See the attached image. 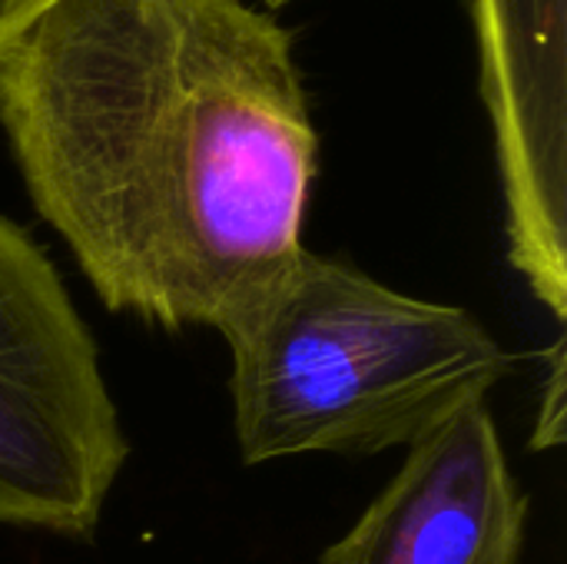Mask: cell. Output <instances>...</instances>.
Instances as JSON below:
<instances>
[{"instance_id": "obj_2", "label": "cell", "mask_w": 567, "mask_h": 564, "mask_svg": "<svg viewBox=\"0 0 567 564\" xmlns=\"http://www.w3.org/2000/svg\"><path fill=\"white\" fill-rule=\"evenodd\" d=\"M219 336L246 465L412 449L485 406L515 366L472 312L309 249Z\"/></svg>"}, {"instance_id": "obj_3", "label": "cell", "mask_w": 567, "mask_h": 564, "mask_svg": "<svg viewBox=\"0 0 567 564\" xmlns=\"http://www.w3.org/2000/svg\"><path fill=\"white\" fill-rule=\"evenodd\" d=\"M126 455L86 322L47 253L0 216V525L90 539Z\"/></svg>"}, {"instance_id": "obj_7", "label": "cell", "mask_w": 567, "mask_h": 564, "mask_svg": "<svg viewBox=\"0 0 567 564\" xmlns=\"http://www.w3.org/2000/svg\"><path fill=\"white\" fill-rule=\"evenodd\" d=\"M269 7H279V3H286V0H266Z\"/></svg>"}, {"instance_id": "obj_5", "label": "cell", "mask_w": 567, "mask_h": 564, "mask_svg": "<svg viewBox=\"0 0 567 564\" xmlns=\"http://www.w3.org/2000/svg\"><path fill=\"white\" fill-rule=\"evenodd\" d=\"M528 495L488 406L412 445L395 479L319 564H522Z\"/></svg>"}, {"instance_id": "obj_6", "label": "cell", "mask_w": 567, "mask_h": 564, "mask_svg": "<svg viewBox=\"0 0 567 564\" xmlns=\"http://www.w3.org/2000/svg\"><path fill=\"white\" fill-rule=\"evenodd\" d=\"M50 0H0V47L20 30L27 27Z\"/></svg>"}, {"instance_id": "obj_4", "label": "cell", "mask_w": 567, "mask_h": 564, "mask_svg": "<svg viewBox=\"0 0 567 564\" xmlns=\"http://www.w3.org/2000/svg\"><path fill=\"white\" fill-rule=\"evenodd\" d=\"M478 80L498 146L508 256L567 316V0H472Z\"/></svg>"}, {"instance_id": "obj_1", "label": "cell", "mask_w": 567, "mask_h": 564, "mask_svg": "<svg viewBox=\"0 0 567 564\" xmlns=\"http://www.w3.org/2000/svg\"><path fill=\"white\" fill-rule=\"evenodd\" d=\"M0 130L113 312L219 332L306 249L319 136L246 0H50L0 47Z\"/></svg>"}]
</instances>
